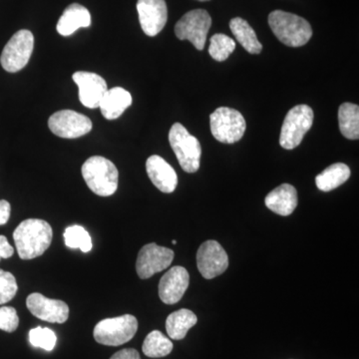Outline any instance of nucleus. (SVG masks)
Returning <instances> with one entry per match:
<instances>
[{
	"label": "nucleus",
	"instance_id": "nucleus-34",
	"mask_svg": "<svg viewBox=\"0 0 359 359\" xmlns=\"http://www.w3.org/2000/svg\"><path fill=\"white\" fill-rule=\"evenodd\" d=\"M172 243H173V245H176L177 244V241L174 240L173 242H172Z\"/></svg>",
	"mask_w": 359,
	"mask_h": 359
},
{
	"label": "nucleus",
	"instance_id": "nucleus-28",
	"mask_svg": "<svg viewBox=\"0 0 359 359\" xmlns=\"http://www.w3.org/2000/svg\"><path fill=\"white\" fill-rule=\"evenodd\" d=\"M29 341L34 347L44 349L46 351H53L56 346L57 337L53 330L47 327L32 328L29 332Z\"/></svg>",
	"mask_w": 359,
	"mask_h": 359
},
{
	"label": "nucleus",
	"instance_id": "nucleus-22",
	"mask_svg": "<svg viewBox=\"0 0 359 359\" xmlns=\"http://www.w3.org/2000/svg\"><path fill=\"white\" fill-rule=\"evenodd\" d=\"M351 177V169L344 163L330 165L316 178V187L323 192H330L344 183Z\"/></svg>",
	"mask_w": 359,
	"mask_h": 359
},
{
	"label": "nucleus",
	"instance_id": "nucleus-4",
	"mask_svg": "<svg viewBox=\"0 0 359 359\" xmlns=\"http://www.w3.org/2000/svg\"><path fill=\"white\" fill-rule=\"evenodd\" d=\"M169 142L182 169L187 173H196L202 156L199 140L189 133L183 125L175 123L169 132Z\"/></svg>",
	"mask_w": 359,
	"mask_h": 359
},
{
	"label": "nucleus",
	"instance_id": "nucleus-26",
	"mask_svg": "<svg viewBox=\"0 0 359 359\" xmlns=\"http://www.w3.org/2000/svg\"><path fill=\"white\" fill-rule=\"evenodd\" d=\"M65 245L72 250L80 249L83 252H89L92 250V241L88 231L83 226H68L65 231Z\"/></svg>",
	"mask_w": 359,
	"mask_h": 359
},
{
	"label": "nucleus",
	"instance_id": "nucleus-8",
	"mask_svg": "<svg viewBox=\"0 0 359 359\" xmlns=\"http://www.w3.org/2000/svg\"><path fill=\"white\" fill-rule=\"evenodd\" d=\"M34 48V36L29 30H20L7 42L0 57L4 69L15 73L27 65Z\"/></svg>",
	"mask_w": 359,
	"mask_h": 359
},
{
	"label": "nucleus",
	"instance_id": "nucleus-9",
	"mask_svg": "<svg viewBox=\"0 0 359 359\" xmlns=\"http://www.w3.org/2000/svg\"><path fill=\"white\" fill-rule=\"evenodd\" d=\"M212 26V18L204 9L189 11L175 26V34L180 40H188L198 49L205 48V40Z\"/></svg>",
	"mask_w": 359,
	"mask_h": 359
},
{
	"label": "nucleus",
	"instance_id": "nucleus-12",
	"mask_svg": "<svg viewBox=\"0 0 359 359\" xmlns=\"http://www.w3.org/2000/svg\"><path fill=\"white\" fill-rule=\"evenodd\" d=\"M197 266L201 275L207 280H212L228 269L229 257L218 242L207 241L198 250Z\"/></svg>",
	"mask_w": 359,
	"mask_h": 359
},
{
	"label": "nucleus",
	"instance_id": "nucleus-11",
	"mask_svg": "<svg viewBox=\"0 0 359 359\" xmlns=\"http://www.w3.org/2000/svg\"><path fill=\"white\" fill-rule=\"evenodd\" d=\"M174 252L168 248L160 247L155 243L144 245L136 262V271L139 278L147 280L155 273L169 268L174 259Z\"/></svg>",
	"mask_w": 359,
	"mask_h": 359
},
{
	"label": "nucleus",
	"instance_id": "nucleus-24",
	"mask_svg": "<svg viewBox=\"0 0 359 359\" xmlns=\"http://www.w3.org/2000/svg\"><path fill=\"white\" fill-rule=\"evenodd\" d=\"M339 129L349 140L359 138V107L353 103H344L339 109Z\"/></svg>",
	"mask_w": 359,
	"mask_h": 359
},
{
	"label": "nucleus",
	"instance_id": "nucleus-19",
	"mask_svg": "<svg viewBox=\"0 0 359 359\" xmlns=\"http://www.w3.org/2000/svg\"><path fill=\"white\" fill-rule=\"evenodd\" d=\"M91 25V14L88 9L78 4H70L59 18L56 29L62 36H70L79 28Z\"/></svg>",
	"mask_w": 359,
	"mask_h": 359
},
{
	"label": "nucleus",
	"instance_id": "nucleus-35",
	"mask_svg": "<svg viewBox=\"0 0 359 359\" xmlns=\"http://www.w3.org/2000/svg\"><path fill=\"white\" fill-rule=\"evenodd\" d=\"M198 1H208V0H198Z\"/></svg>",
	"mask_w": 359,
	"mask_h": 359
},
{
	"label": "nucleus",
	"instance_id": "nucleus-7",
	"mask_svg": "<svg viewBox=\"0 0 359 359\" xmlns=\"http://www.w3.org/2000/svg\"><path fill=\"white\" fill-rule=\"evenodd\" d=\"M212 136L221 143L233 144L243 138L245 132L244 116L238 111L219 107L210 117Z\"/></svg>",
	"mask_w": 359,
	"mask_h": 359
},
{
	"label": "nucleus",
	"instance_id": "nucleus-1",
	"mask_svg": "<svg viewBox=\"0 0 359 359\" xmlns=\"http://www.w3.org/2000/svg\"><path fill=\"white\" fill-rule=\"evenodd\" d=\"M52 238L50 224L40 219H25L13 231L18 256L25 261L42 256L50 247Z\"/></svg>",
	"mask_w": 359,
	"mask_h": 359
},
{
	"label": "nucleus",
	"instance_id": "nucleus-17",
	"mask_svg": "<svg viewBox=\"0 0 359 359\" xmlns=\"http://www.w3.org/2000/svg\"><path fill=\"white\" fill-rule=\"evenodd\" d=\"M146 171L151 182L161 192L170 194L176 190L178 176L174 168L158 155L148 158Z\"/></svg>",
	"mask_w": 359,
	"mask_h": 359
},
{
	"label": "nucleus",
	"instance_id": "nucleus-5",
	"mask_svg": "<svg viewBox=\"0 0 359 359\" xmlns=\"http://www.w3.org/2000/svg\"><path fill=\"white\" fill-rule=\"evenodd\" d=\"M138 330V320L131 314L105 318L94 328L93 337L98 344L119 346L130 341Z\"/></svg>",
	"mask_w": 359,
	"mask_h": 359
},
{
	"label": "nucleus",
	"instance_id": "nucleus-6",
	"mask_svg": "<svg viewBox=\"0 0 359 359\" xmlns=\"http://www.w3.org/2000/svg\"><path fill=\"white\" fill-rule=\"evenodd\" d=\"M313 111L308 105L294 106L287 112L280 131V144L285 150H292L302 143L304 135L313 126Z\"/></svg>",
	"mask_w": 359,
	"mask_h": 359
},
{
	"label": "nucleus",
	"instance_id": "nucleus-16",
	"mask_svg": "<svg viewBox=\"0 0 359 359\" xmlns=\"http://www.w3.org/2000/svg\"><path fill=\"white\" fill-rule=\"evenodd\" d=\"M190 283V276L183 266H173L161 278L159 297L166 304H175L181 301Z\"/></svg>",
	"mask_w": 359,
	"mask_h": 359
},
{
	"label": "nucleus",
	"instance_id": "nucleus-25",
	"mask_svg": "<svg viewBox=\"0 0 359 359\" xmlns=\"http://www.w3.org/2000/svg\"><path fill=\"white\" fill-rule=\"evenodd\" d=\"M171 340L165 337L159 330H153L144 340L142 351L148 358H160L169 355L173 351Z\"/></svg>",
	"mask_w": 359,
	"mask_h": 359
},
{
	"label": "nucleus",
	"instance_id": "nucleus-3",
	"mask_svg": "<svg viewBox=\"0 0 359 359\" xmlns=\"http://www.w3.org/2000/svg\"><path fill=\"white\" fill-rule=\"evenodd\" d=\"M81 172L87 186L96 195L109 197L117 191L119 172L110 160L93 156L85 161Z\"/></svg>",
	"mask_w": 359,
	"mask_h": 359
},
{
	"label": "nucleus",
	"instance_id": "nucleus-14",
	"mask_svg": "<svg viewBox=\"0 0 359 359\" xmlns=\"http://www.w3.org/2000/svg\"><path fill=\"white\" fill-rule=\"evenodd\" d=\"M137 11L142 29L148 36L159 34L166 25L168 8L165 0H138Z\"/></svg>",
	"mask_w": 359,
	"mask_h": 359
},
{
	"label": "nucleus",
	"instance_id": "nucleus-23",
	"mask_svg": "<svg viewBox=\"0 0 359 359\" xmlns=\"http://www.w3.org/2000/svg\"><path fill=\"white\" fill-rule=\"evenodd\" d=\"M230 28L233 36L240 44L250 54H259L263 50V45L257 39L256 32L249 23L241 18H233Z\"/></svg>",
	"mask_w": 359,
	"mask_h": 359
},
{
	"label": "nucleus",
	"instance_id": "nucleus-15",
	"mask_svg": "<svg viewBox=\"0 0 359 359\" xmlns=\"http://www.w3.org/2000/svg\"><path fill=\"white\" fill-rule=\"evenodd\" d=\"M73 80L79 88V100L90 109L99 108L103 96L107 92V83L96 73L78 71L73 74Z\"/></svg>",
	"mask_w": 359,
	"mask_h": 359
},
{
	"label": "nucleus",
	"instance_id": "nucleus-18",
	"mask_svg": "<svg viewBox=\"0 0 359 359\" xmlns=\"http://www.w3.org/2000/svg\"><path fill=\"white\" fill-rule=\"evenodd\" d=\"M297 201V192L294 187L290 184H283L266 196L264 203L271 212L287 217L294 212Z\"/></svg>",
	"mask_w": 359,
	"mask_h": 359
},
{
	"label": "nucleus",
	"instance_id": "nucleus-10",
	"mask_svg": "<svg viewBox=\"0 0 359 359\" xmlns=\"http://www.w3.org/2000/svg\"><path fill=\"white\" fill-rule=\"evenodd\" d=\"M48 126L52 133L60 138L75 139L88 134L92 122L87 116L76 111L61 110L50 116Z\"/></svg>",
	"mask_w": 359,
	"mask_h": 359
},
{
	"label": "nucleus",
	"instance_id": "nucleus-20",
	"mask_svg": "<svg viewBox=\"0 0 359 359\" xmlns=\"http://www.w3.org/2000/svg\"><path fill=\"white\" fill-rule=\"evenodd\" d=\"M132 105V96L130 92L122 87H114L107 90L101 100V113L108 120H115Z\"/></svg>",
	"mask_w": 359,
	"mask_h": 359
},
{
	"label": "nucleus",
	"instance_id": "nucleus-31",
	"mask_svg": "<svg viewBox=\"0 0 359 359\" xmlns=\"http://www.w3.org/2000/svg\"><path fill=\"white\" fill-rule=\"evenodd\" d=\"M14 249L13 245L9 244L6 237L0 236V259H9L13 256Z\"/></svg>",
	"mask_w": 359,
	"mask_h": 359
},
{
	"label": "nucleus",
	"instance_id": "nucleus-27",
	"mask_svg": "<svg viewBox=\"0 0 359 359\" xmlns=\"http://www.w3.org/2000/svg\"><path fill=\"white\" fill-rule=\"evenodd\" d=\"M236 42L231 37L226 35L218 33V34L212 35L211 39V44L209 47V53L214 60L223 62L226 60L231 53L235 51Z\"/></svg>",
	"mask_w": 359,
	"mask_h": 359
},
{
	"label": "nucleus",
	"instance_id": "nucleus-33",
	"mask_svg": "<svg viewBox=\"0 0 359 359\" xmlns=\"http://www.w3.org/2000/svg\"><path fill=\"white\" fill-rule=\"evenodd\" d=\"M110 359H141V358L136 349L125 348L116 353Z\"/></svg>",
	"mask_w": 359,
	"mask_h": 359
},
{
	"label": "nucleus",
	"instance_id": "nucleus-32",
	"mask_svg": "<svg viewBox=\"0 0 359 359\" xmlns=\"http://www.w3.org/2000/svg\"><path fill=\"white\" fill-rule=\"evenodd\" d=\"M11 204L6 200H0V226H4L11 218Z\"/></svg>",
	"mask_w": 359,
	"mask_h": 359
},
{
	"label": "nucleus",
	"instance_id": "nucleus-29",
	"mask_svg": "<svg viewBox=\"0 0 359 359\" xmlns=\"http://www.w3.org/2000/svg\"><path fill=\"white\" fill-rule=\"evenodd\" d=\"M18 290L15 276L9 271L0 269V304L11 302Z\"/></svg>",
	"mask_w": 359,
	"mask_h": 359
},
{
	"label": "nucleus",
	"instance_id": "nucleus-13",
	"mask_svg": "<svg viewBox=\"0 0 359 359\" xmlns=\"http://www.w3.org/2000/svg\"><path fill=\"white\" fill-rule=\"evenodd\" d=\"M26 306L35 318L48 323H65L69 318L67 304L59 299H48L39 292L28 295Z\"/></svg>",
	"mask_w": 359,
	"mask_h": 359
},
{
	"label": "nucleus",
	"instance_id": "nucleus-2",
	"mask_svg": "<svg viewBox=\"0 0 359 359\" xmlns=\"http://www.w3.org/2000/svg\"><path fill=\"white\" fill-rule=\"evenodd\" d=\"M269 25L273 34L287 46H304L313 36V28L308 21L294 13L273 11L269 15Z\"/></svg>",
	"mask_w": 359,
	"mask_h": 359
},
{
	"label": "nucleus",
	"instance_id": "nucleus-21",
	"mask_svg": "<svg viewBox=\"0 0 359 359\" xmlns=\"http://www.w3.org/2000/svg\"><path fill=\"white\" fill-rule=\"evenodd\" d=\"M198 318L190 309H180L170 314L166 320L167 334L172 339H185L189 330L197 325Z\"/></svg>",
	"mask_w": 359,
	"mask_h": 359
},
{
	"label": "nucleus",
	"instance_id": "nucleus-30",
	"mask_svg": "<svg viewBox=\"0 0 359 359\" xmlns=\"http://www.w3.org/2000/svg\"><path fill=\"white\" fill-rule=\"evenodd\" d=\"M20 318L13 306L0 308V330L6 332H13L18 330Z\"/></svg>",
	"mask_w": 359,
	"mask_h": 359
}]
</instances>
